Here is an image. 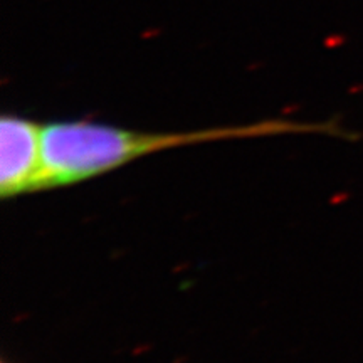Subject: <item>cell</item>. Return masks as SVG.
Segmentation results:
<instances>
[{
    "label": "cell",
    "instance_id": "1",
    "mask_svg": "<svg viewBox=\"0 0 363 363\" xmlns=\"http://www.w3.org/2000/svg\"><path fill=\"white\" fill-rule=\"evenodd\" d=\"M294 133L342 136L347 135V131L340 130L333 123H296L289 120H264L247 125L169 133L133 131L86 120L54 121L43 128L45 187L59 189L79 184L162 150Z\"/></svg>",
    "mask_w": 363,
    "mask_h": 363
},
{
    "label": "cell",
    "instance_id": "2",
    "mask_svg": "<svg viewBox=\"0 0 363 363\" xmlns=\"http://www.w3.org/2000/svg\"><path fill=\"white\" fill-rule=\"evenodd\" d=\"M44 125L24 116L0 120V194L4 199L48 190L43 157Z\"/></svg>",
    "mask_w": 363,
    "mask_h": 363
}]
</instances>
